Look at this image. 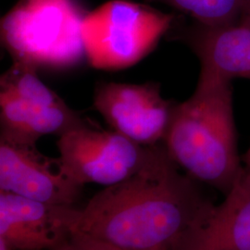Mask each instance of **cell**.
Segmentation results:
<instances>
[{
	"label": "cell",
	"mask_w": 250,
	"mask_h": 250,
	"mask_svg": "<svg viewBox=\"0 0 250 250\" xmlns=\"http://www.w3.org/2000/svg\"><path fill=\"white\" fill-rule=\"evenodd\" d=\"M59 160L66 173L81 186L105 188L134 175L147 160L150 147L116 131H104L86 123L59 136Z\"/></svg>",
	"instance_id": "6"
},
{
	"label": "cell",
	"mask_w": 250,
	"mask_h": 250,
	"mask_svg": "<svg viewBox=\"0 0 250 250\" xmlns=\"http://www.w3.org/2000/svg\"><path fill=\"white\" fill-rule=\"evenodd\" d=\"M244 20H247L250 21V0H246V5H245V9L242 15V18Z\"/></svg>",
	"instance_id": "14"
},
{
	"label": "cell",
	"mask_w": 250,
	"mask_h": 250,
	"mask_svg": "<svg viewBox=\"0 0 250 250\" xmlns=\"http://www.w3.org/2000/svg\"><path fill=\"white\" fill-rule=\"evenodd\" d=\"M79 208L0 191V239L14 250H57L74 231Z\"/></svg>",
	"instance_id": "9"
},
{
	"label": "cell",
	"mask_w": 250,
	"mask_h": 250,
	"mask_svg": "<svg viewBox=\"0 0 250 250\" xmlns=\"http://www.w3.org/2000/svg\"><path fill=\"white\" fill-rule=\"evenodd\" d=\"M174 105L156 83H100L94 93L95 108L113 131L144 146L163 142Z\"/></svg>",
	"instance_id": "7"
},
{
	"label": "cell",
	"mask_w": 250,
	"mask_h": 250,
	"mask_svg": "<svg viewBox=\"0 0 250 250\" xmlns=\"http://www.w3.org/2000/svg\"><path fill=\"white\" fill-rule=\"evenodd\" d=\"M0 250H14L12 248H10L9 245L6 243V242L4 241V240H2V239H0Z\"/></svg>",
	"instance_id": "16"
},
{
	"label": "cell",
	"mask_w": 250,
	"mask_h": 250,
	"mask_svg": "<svg viewBox=\"0 0 250 250\" xmlns=\"http://www.w3.org/2000/svg\"><path fill=\"white\" fill-rule=\"evenodd\" d=\"M212 206L161 143L134 175L79 208L74 230L122 250H181Z\"/></svg>",
	"instance_id": "1"
},
{
	"label": "cell",
	"mask_w": 250,
	"mask_h": 250,
	"mask_svg": "<svg viewBox=\"0 0 250 250\" xmlns=\"http://www.w3.org/2000/svg\"><path fill=\"white\" fill-rule=\"evenodd\" d=\"M175 16L129 0H111L87 12L81 35L85 59L100 70L130 67L172 29Z\"/></svg>",
	"instance_id": "4"
},
{
	"label": "cell",
	"mask_w": 250,
	"mask_h": 250,
	"mask_svg": "<svg viewBox=\"0 0 250 250\" xmlns=\"http://www.w3.org/2000/svg\"><path fill=\"white\" fill-rule=\"evenodd\" d=\"M162 144L191 178L225 195L244 170L237 150L231 82L197 83L190 99L175 103Z\"/></svg>",
	"instance_id": "2"
},
{
	"label": "cell",
	"mask_w": 250,
	"mask_h": 250,
	"mask_svg": "<svg viewBox=\"0 0 250 250\" xmlns=\"http://www.w3.org/2000/svg\"><path fill=\"white\" fill-rule=\"evenodd\" d=\"M176 39L194 51L200 62L197 83L250 79V21L208 26L194 21L176 32Z\"/></svg>",
	"instance_id": "10"
},
{
	"label": "cell",
	"mask_w": 250,
	"mask_h": 250,
	"mask_svg": "<svg viewBox=\"0 0 250 250\" xmlns=\"http://www.w3.org/2000/svg\"><path fill=\"white\" fill-rule=\"evenodd\" d=\"M75 0H19L1 21V40L13 62L66 70L85 59Z\"/></svg>",
	"instance_id": "3"
},
{
	"label": "cell",
	"mask_w": 250,
	"mask_h": 250,
	"mask_svg": "<svg viewBox=\"0 0 250 250\" xmlns=\"http://www.w3.org/2000/svg\"><path fill=\"white\" fill-rule=\"evenodd\" d=\"M36 70L26 63L13 62L1 76L0 137L36 145L44 135L60 136L88 123L40 80Z\"/></svg>",
	"instance_id": "5"
},
{
	"label": "cell",
	"mask_w": 250,
	"mask_h": 250,
	"mask_svg": "<svg viewBox=\"0 0 250 250\" xmlns=\"http://www.w3.org/2000/svg\"><path fill=\"white\" fill-rule=\"evenodd\" d=\"M57 250H122L87 233L74 230Z\"/></svg>",
	"instance_id": "13"
},
{
	"label": "cell",
	"mask_w": 250,
	"mask_h": 250,
	"mask_svg": "<svg viewBox=\"0 0 250 250\" xmlns=\"http://www.w3.org/2000/svg\"><path fill=\"white\" fill-rule=\"evenodd\" d=\"M83 186L71 178L58 159L38 151L36 145L0 137V191L40 202L73 206Z\"/></svg>",
	"instance_id": "8"
},
{
	"label": "cell",
	"mask_w": 250,
	"mask_h": 250,
	"mask_svg": "<svg viewBox=\"0 0 250 250\" xmlns=\"http://www.w3.org/2000/svg\"><path fill=\"white\" fill-rule=\"evenodd\" d=\"M244 161H245V167L250 170V146L244 156Z\"/></svg>",
	"instance_id": "15"
},
{
	"label": "cell",
	"mask_w": 250,
	"mask_h": 250,
	"mask_svg": "<svg viewBox=\"0 0 250 250\" xmlns=\"http://www.w3.org/2000/svg\"><path fill=\"white\" fill-rule=\"evenodd\" d=\"M181 250H250V170L191 232Z\"/></svg>",
	"instance_id": "11"
},
{
	"label": "cell",
	"mask_w": 250,
	"mask_h": 250,
	"mask_svg": "<svg viewBox=\"0 0 250 250\" xmlns=\"http://www.w3.org/2000/svg\"><path fill=\"white\" fill-rule=\"evenodd\" d=\"M161 2L188 14L194 21L208 26H222L242 18L246 0H146Z\"/></svg>",
	"instance_id": "12"
}]
</instances>
